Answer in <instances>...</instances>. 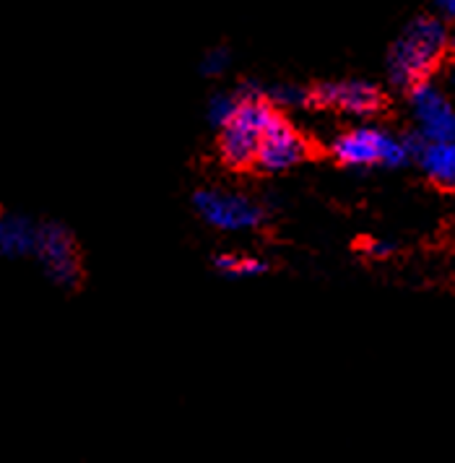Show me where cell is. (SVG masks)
Segmentation results:
<instances>
[{
  "label": "cell",
  "mask_w": 455,
  "mask_h": 463,
  "mask_svg": "<svg viewBox=\"0 0 455 463\" xmlns=\"http://www.w3.org/2000/svg\"><path fill=\"white\" fill-rule=\"evenodd\" d=\"M453 55V37L448 22L432 16H416L403 26L385 55L388 84L406 91L414 84L437 79Z\"/></svg>",
  "instance_id": "6da1fadb"
},
{
  "label": "cell",
  "mask_w": 455,
  "mask_h": 463,
  "mask_svg": "<svg viewBox=\"0 0 455 463\" xmlns=\"http://www.w3.org/2000/svg\"><path fill=\"white\" fill-rule=\"evenodd\" d=\"M362 250H365V255H367L370 260H388V258H393L395 255L398 245H395L393 240H370V242L362 245Z\"/></svg>",
  "instance_id": "9a60e30c"
},
{
  "label": "cell",
  "mask_w": 455,
  "mask_h": 463,
  "mask_svg": "<svg viewBox=\"0 0 455 463\" xmlns=\"http://www.w3.org/2000/svg\"><path fill=\"white\" fill-rule=\"evenodd\" d=\"M213 269L216 274L224 279H258V276L269 274V260L248 253H222L213 258Z\"/></svg>",
  "instance_id": "8fae6325"
},
{
  "label": "cell",
  "mask_w": 455,
  "mask_h": 463,
  "mask_svg": "<svg viewBox=\"0 0 455 463\" xmlns=\"http://www.w3.org/2000/svg\"><path fill=\"white\" fill-rule=\"evenodd\" d=\"M412 162L437 188L450 190L455 185V141H424L422 138Z\"/></svg>",
  "instance_id": "30bf717a"
},
{
  "label": "cell",
  "mask_w": 455,
  "mask_h": 463,
  "mask_svg": "<svg viewBox=\"0 0 455 463\" xmlns=\"http://www.w3.org/2000/svg\"><path fill=\"white\" fill-rule=\"evenodd\" d=\"M229 68H232V52L227 47H211L198 65V71L206 79H222V76H227Z\"/></svg>",
  "instance_id": "5bb4252c"
},
{
  "label": "cell",
  "mask_w": 455,
  "mask_h": 463,
  "mask_svg": "<svg viewBox=\"0 0 455 463\" xmlns=\"http://www.w3.org/2000/svg\"><path fill=\"white\" fill-rule=\"evenodd\" d=\"M193 209L198 219L211 230L242 234L261 230L266 222V209L261 201L250 198L240 190L201 188L193 193Z\"/></svg>",
  "instance_id": "277c9868"
},
{
  "label": "cell",
  "mask_w": 455,
  "mask_h": 463,
  "mask_svg": "<svg viewBox=\"0 0 455 463\" xmlns=\"http://www.w3.org/2000/svg\"><path fill=\"white\" fill-rule=\"evenodd\" d=\"M333 159L346 169H398L412 165L406 136L383 126H354L331 141Z\"/></svg>",
  "instance_id": "3957f363"
},
{
  "label": "cell",
  "mask_w": 455,
  "mask_h": 463,
  "mask_svg": "<svg viewBox=\"0 0 455 463\" xmlns=\"http://www.w3.org/2000/svg\"><path fill=\"white\" fill-rule=\"evenodd\" d=\"M312 154L310 138L291 123L284 112H276L261 136L252 169L263 175H287L302 167Z\"/></svg>",
  "instance_id": "8992f818"
},
{
  "label": "cell",
  "mask_w": 455,
  "mask_h": 463,
  "mask_svg": "<svg viewBox=\"0 0 455 463\" xmlns=\"http://www.w3.org/2000/svg\"><path fill=\"white\" fill-rule=\"evenodd\" d=\"M32 258L40 260L42 271L55 287L76 289L81 284L83 263L79 242L71 234V230L58 224V222H40L37 245H34Z\"/></svg>",
  "instance_id": "52a82bcc"
},
{
  "label": "cell",
  "mask_w": 455,
  "mask_h": 463,
  "mask_svg": "<svg viewBox=\"0 0 455 463\" xmlns=\"http://www.w3.org/2000/svg\"><path fill=\"white\" fill-rule=\"evenodd\" d=\"M237 94H240L237 112L232 115L227 126L216 130L219 133L216 151H219V159L224 167H229L232 172H248L255 165L261 136L279 109L266 99L263 84H258V81L240 84Z\"/></svg>",
  "instance_id": "7a4b0ae2"
},
{
  "label": "cell",
  "mask_w": 455,
  "mask_h": 463,
  "mask_svg": "<svg viewBox=\"0 0 455 463\" xmlns=\"http://www.w3.org/2000/svg\"><path fill=\"white\" fill-rule=\"evenodd\" d=\"M412 115V130L424 141H455V109L448 91L435 79L403 91Z\"/></svg>",
  "instance_id": "ba28073f"
},
{
  "label": "cell",
  "mask_w": 455,
  "mask_h": 463,
  "mask_svg": "<svg viewBox=\"0 0 455 463\" xmlns=\"http://www.w3.org/2000/svg\"><path fill=\"white\" fill-rule=\"evenodd\" d=\"M237 107H240V94H237V89H234V91H216V94H211L206 105L208 126L213 128V130L224 128L229 120H232V115L237 112Z\"/></svg>",
  "instance_id": "4fadbf2b"
},
{
  "label": "cell",
  "mask_w": 455,
  "mask_h": 463,
  "mask_svg": "<svg viewBox=\"0 0 455 463\" xmlns=\"http://www.w3.org/2000/svg\"><path fill=\"white\" fill-rule=\"evenodd\" d=\"M432 5H435V14L440 16V19H445V22H453L455 0H432Z\"/></svg>",
  "instance_id": "2e32d148"
},
{
  "label": "cell",
  "mask_w": 455,
  "mask_h": 463,
  "mask_svg": "<svg viewBox=\"0 0 455 463\" xmlns=\"http://www.w3.org/2000/svg\"><path fill=\"white\" fill-rule=\"evenodd\" d=\"M263 91H266V99L270 105L276 107L279 112H299V109H308L310 105V89L299 84H289V81H281V84L266 86L263 84Z\"/></svg>",
  "instance_id": "7c38bea8"
},
{
  "label": "cell",
  "mask_w": 455,
  "mask_h": 463,
  "mask_svg": "<svg viewBox=\"0 0 455 463\" xmlns=\"http://www.w3.org/2000/svg\"><path fill=\"white\" fill-rule=\"evenodd\" d=\"M310 105L352 120H370L385 109L388 94L383 86L367 79H336L312 86Z\"/></svg>",
  "instance_id": "5b68a950"
},
{
  "label": "cell",
  "mask_w": 455,
  "mask_h": 463,
  "mask_svg": "<svg viewBox=\"0 0 455 463\" xmlns=\"http://www.w3.org/2000/svg\"><path fill=\"white\" fill-rule=\"evenodd\" d=\"M40 222L21 211H0V260H24L34 255Z\"/></svg>",
  "instance_id": "9c48e42d"
}]
</instances>
